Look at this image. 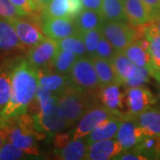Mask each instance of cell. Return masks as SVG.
Instances as JSON below:
<instances>
[{
  "label": "cell",
  "mask_w": 160,
  "mask_h": 160,
  "mask_svg": "<svg viewBox=\"0 0 160 160\" xmlns=\"http://www.w3.org/2000/svg\"><path fill=\"white\" fill-rule=\"evenodd\" d=\"M26 154V152L17 148L9 141H6L0 148V160L22 159L24 158Z\"/></svg>",
  "instance_id": "31"
},
{
  "label": "cell",
  "mask_w": 160,
  "mask_h": 160,
  "mask_svg": "<svg viewBox=\"0 0 160 160\" xmlns=\"http://www.w3.org/2000/svg\"><path fill=\"white\" fill-rule=\"evenodd\" d=\"M84 9L102 12V0H81Z\"/></svg>",
  "instance_id": "38"
},
{
  "label": "cell",
  "mask_w": 160,
  "mask_h": 160,
  "mask_svg": "<svg viewBox=\"0 0 160 160\" xmlns=\"http://www.w3.org/2000/svg\"><path fill=\"white\" fill-rule=\"evenodd\" d=\"M58 50V40L46 38L29 49L26 60L37 70L47 71L52 68L53 61Z\"/></svg>",
  "instance_id": "6"
},
{
  "label": "cell",
  "mask_w": 160,
  "mask_h": 160,
  "mask_svg": "<svg viewBox=\"0 0 160 160\" xmlns=\"http://www.w3.org/2000/svg\"><path fill=\"white\" fill-rule=\"evenodd\" d=\"M144 137L146 136L138 124L137 118H126L120 124L116 138L121 143L123 150H129L141 142Z\"/></svg>",
  "instance_id": "10"
},
{
  "label": "cell",
  "mask_w": 160,
  "mask_h": 160,
  "mask_svg": "<svg viewBox=\"0 0 160 160\" xmlns=\"http://www.w3.org/2000/svg\"><path fill=\"white\" fill-rule=\"evenodd\" d=\"M34 126L38 132H46L50 134H57L70 127L58 106V101L48 103L33 116Z\"/></svg>",
  "instance_id": "3"
},
{
  "label": "cell",
  "mask_w": 160,
  "mask_h": 160,
  "mask_svg": "<svg viewBox=\"0 0 160 160\" xmlns=\"http://www.w3.org/2000/svg\"><path fill=\"white\" fill-rule=\"evenodd\" d=\"M110 62L121 86H125L127 80L132 78L137 70V65H135L122 52H117Z\"/></svg>",
  "instance_id": "20"
},
{
  "label": "cell",
  "mask_w": 160,
  "mask_h": 160,
  "mask_svg": "<svg viewBox=\"0 0 160 160\" xmlns=\"http://www.w3.org/2000/svg\"><path fill=\"white\" fill-rule=\"evenodd\" d=\"M124 9L128 22L133 26L151 23V19L142 0H123Z\"/></svg>",
  "instance_id": "16"
},
{
  "label": "cell",
  "mask_w": 160,
  "mask_h": 160,
  "mask_svg": "<svg viewBox=\"0 0 160 160\" xmlns=\"http://www.w3.org/2000/svg\"><path fill=\"white\" fill-rule=\"evenodd\" d=\"M41 17H69V0H51L42 10Z\"/></svg>",
  "instance_id": "29"
},
{
  "label": "cell",
  "mask_w": 160,
  "mask_h": 160,
  "mask_svg": "<svg viewBox=\"0 0 160 160\" xmlns=\"http://www.w3.org/2000/svg\"><path fill=\"white\" fill-rule=\"evenodd\" d=\"M116 52L117 51L115 50L114 47L109 43V40L102 35L98 43L97 50H96V53L94 56H98V57L102 58L105 60L111 61V59L116 54Z\"/></svg>",
  "instance_id": "32"
},
{
  "label": "cell",
  "mask_w": 160,
  "mask_h": 160,
  "mask_svg": "<svg viewBox=\"0 0 160 160\" xmlns=\"http://www.w3.org/2000/svg\"><path fill=\"white\" fill-rule=\"evenodd\" d=\"M88 144L85 138L71 140L62 148H55L54 154L57 158L62 160H82L86 159Z\"/></svg>",
  "instance_id": "19"
},
{
  "label": "cell",
  "mask_w": 160,
  "mask_h": 160,
  "mask_svg": "<svg viewBox=\"0 0 160 160\" xmlns=\"http://www.w3.org/2000/svg\"><path fill=\"white\" fill-rule=\"evenodd\" d=\"M38 86L52 92L58 97L76 86L69 74L64 75L46 70H38Z\"/></svg>",
  "instance_id": "11"
},
{
  "label": "cell",
  "mask_w": 160,
  "mask_h": 160,
  "mask_svg": "<svg viewBox=\"0 0 160 160\" xmlns=\"http://www.w3.org/2000/svg\"><path fill=\"white\" fill-rule=\"evenodd\" d=\"M93 92L75 86L58 97V106L70 127L95 106Z\"/></svg>",
  "instance_id": "2"
},
{
  "label": "cell",
  "mask_w": 160,
  "mask_h": 160,
  "mask_svg": "<svg viewBox=\"0 0 160 160\" xmlns=\"http://www.w3.org/2000/svg\"><path fill=\"white\" fill-rule=\"evenodd\" d=\"M122 120L123 118H114L96 127L86 137H85L86 143L90 145L95 142L116 138Z\"/></svg>",
  "instance_id": "22"
},
{
  "label": "cell",
  "mask_w": 160,
  "mask_h": 160,
  "mask_svg": "<svg viewBox=\"0 0 160 160\" xmlns=\"http://www.w3.org/2000/svg\"><path fill=\"white\" fill-rule=\"evenodd\" d=\"M41 29L46 38L60 40L79 33L74 19L41 17Z\"/></svg>",
  "instance_id": "9"
},
{
  "label": "cell",
  "mask_w": 160,
  "mask_h": 160,
  "mask_svg": "<svg viewBox=\"0 0 160 160\" xmlns=\"http://www.w3.org/2000/svg\"><path fill=\"white\" fill-rule=\"evenodd\" d=\"M156 102L157 99L147 87L143 86L128 87L126 91V104L128 109L125 118H137Z\"/></svg>",
  "instance_id": "8"
},
{
  "label": "cell",
  "mask_w": 160,
  "mask_h": 160,
  "mask_svg": "<svg viewBox=\"0 0 160 160\" xmlns=\"http://www.w3.org/2000/svg\"><path fill=\"white\" fill-rule=\"evenodd\" d=\"M149 12L151 22H155L160 17V0H142Z\"/></svg>",
  "instance_id": "36"
},
{
  "label": "cell",
  "mask_w": 160,
  "mask_h": 160,
  "mask_svg": "<svg viewBox=\"0 0 160 160\" xmlns=\"http://www.w3.org/2000/svg\"><path fill=\"white\" fill-rule=\"evenodd\" d=\"M58 44H59V48L72 52L78 57L88 56L81 32L62 39L58 40Z\"/></svg>",
  "instance_id": "28"
},
{
  "label": "cell",
  "mask_w": 160,
  "mask_h": 160,
  "mask_svg": "<svg viewBox=\"0 0 160 160\" xmlns=\"http://www.w3.org/2000/svg\"><path fill=\"white\" fill-rule=\"evenodd\" d=\"M123 151V147L117 138L99 141L88 145L86 159L108 160L114 158Z\"/></svg>",
  "instance_id": "12"
},
{
  "label": "cell",
  "mask_w": 160,
  "mask_h": 160,
  "mask_svg": "<svg viewBox=\"0 0 160 160\" xmlns=\"http://www.w3.org/2000/svg\"><path fill=\"white\" fill-rule=\"evenodd\" d=\"M155 24V26H156V28H157V29H158V33L160 34V17L155 22H153Z\"/></svg>",
  "instance_id": "41"
},
{
  "label": "cell",
  "mask_w": 160,
  "mask_h": 160,
  "mask_svg": "<svg viewBox=\"0 0 160 160\" xmlns=\"http://www.w3.org/2000/svg\"><path fill=\"white\" fill-rule=\"evenodd\" d=\"M91 59L98 75L101 87L112 85V84L120 85L118 76L115 72L113 65L110 61L98 57V56H92Z\"/></svg>",
  "instance_id": "23"
},
{
  "label": "cell",
  "mask_w": 160,
  "mask_h": 160,
  "mask_svg": "<svg viewBox=\"0 0 160 160\" xmlns=\"http://www.w3.org/2000/svg\"><path fill=\"white\" fill-rule=\"evenodd\" d=\"M18 48H24V46L14 27L9 21L0 18V51L8 52Z\"/></svg>",
  "instance_id": "21"
},
{
  "label": "cell",
  "mask_w": 160,
  "mask_h": 160,
  "mask_svg": "<svg viewBox=\"0 0 160 160\" xmlns=\"http://www.w3.org/2000/svg\"><path fill=\"white\" fill-rule=\"evenodd\" d=\"M38 88V70L26 59H17L12 75L10 100L0 114V127L27 113Z\"/></svg>",
  "instance_id": "1"
},
{
  "label": "cell",
  "mask_w": 160,
  "mask_h": 160,
  "mask_svg": "<svg viewBox=\"0 0 160 160\" xmlns=\"http://www.w3.org/2000/svg\"><path fill=\"white\" fill-rule=\"evenodd\" d=\"M84 43L86 46V52H87V55L89 57H92L95 55L96 50H97L98 43L100 41L101 37L102 36V29H95L85 31V32H81Z\"/></svg>",
  "instance_id": "30"
},
{
  "label": "cell",
  "mask_w": 160,
  "mask_h": 160,
  "mask_svg": "<svg viewBox=\"0 0 160 160\" xmlns=\"http://www.w3.org/2000/svg\"><path fill=\"white\" fill-rule=\"evenodd\" d=\"M72 140V135L71 132L69 133H57L55 136V148H62L63 146H65L67 143L70 142Z\"/></svg>",
  "instance_id": "39"
},
{
  "label": "cell",
  "mask_w": 160,
  "mask_h": 160,
  "mask_svg": "<svg viewBox=\"0 0 160 160\" xmlns=\"http://www.w3.org/2000/svg\"><path fill=\"white\" fill-rule=\"evenodd\" d=\"M21 12L22 16H27L39 11L33 0H10Z\"/></svg>",
  "instance_id": "35"
},
{
  "label": "cell",
  "mask_w": 160,
  "mask_h": 160,
  "mask_svg": "<svg viewBox=\"0 0 160 160\" xmlns=\"http://www.w3.org/2000/svg\"><path fill=\"white\" fill-rule=\"evenodd\" d=\"M102 14L105 21L127 22L123 0H102Z\"/></svg>",
  "instance_id": "26"
},
{
  "label": "cell",
  "mask_w": 160,
  "mask_h": 160,
  "mask_svg": "<svg viewBox=\"0 0 160 160\" xmlns=\"http://www.w3.org/2000/svg\"><path fill=\"white\" fill-rule=\"evenodd\" d=\"M20 17H22L21 12L10 0H0V18L9 21Z\"/></svg>",
  "instance_id": "33"
},
{
  "label": "cell",
  "mask_w": 160,
  "mask_h": 160,
  "mask_svg": "<svg viewBox=\"0 0 160 160\" xmlns=\"http://www.w3.org/2000/svg\"><path fill=\"white\" fill-rule=\"evenodd\" d=\"M122 52H124L135 65L147 69L149 70V74L151 73L152 66L149 52L142 48L137 42H132Z\"/></svg>",
  "instance_id": "25"
},
{
  "label": "cell",
  "mask_w": 160,
  "mask_h": 160,
  "mask_svg": "<svg viewBox=\"0 0 160 160\" xmlns=\"http://www.w3.org/2000/svg\"><path fill=\"white\" fill-rule=\"evenodd\" d=\"M78 58L72 52L59 48L52 64V69L54 70L53 72L59 74H69L73 65Z\"/></svg>",
  "instance_id": "27"
},
{
  "label": "cell",
  "mask_w": 160,
  "mask_h": 160,
  "mask_svg": "<svg viewBox=\"0 0 160 160\" xmlns=\"http://www.w3.org/2000/svg\"><path fill=\"white\" fill-rule=\"evenodd\" d=\"M145 37L149 40V53L151 60L152 70L150 76L160 79V34L153 22L145 25Z\"/></svg>",
  "instance_id": "15"
},
{
  "label": "cell",
  "mask_w": 160,
  "mask_h": 160,
  "mask_svg": "<svg viewBox=\"0 0 160 160\" xmlns=\"http://www.w3.org/2000/svg\"><path fill=\"white\" fill-rule=\"evenodd\" d=\"M136 118L145 136L160 137V108L151 107Z\"/></svg>",
  "instance_id": "18"
},
{
  "label": "cell",
  "mask_w": 160,
  "mask_h": 160,
  "mask_svg": "<svg viewBox=\"0 0 160 160\" xmlns=\"http://www.w3.org/2000/svg\"><path fill=\"white\" fill-rule=\"evenodd\" d=\"M16 60H7L0 64V114L10 100L12 75Z\"/></svg>",
  "instance_id": "17"
},
{
  "label": "cell",
  "mask_w": 160,
  "mask_h": 160,
  "mask_svg": "<svg viewBox=\"0 0 160 160\" xmlns=\"http://www.w3.org/2000/svg\"><path fill=\"white\" fill-rule=\"evenodd\" d=\"M158 83H159V90H160V79L158 80Z\"/></svg>",
  "instance_id": "42"
},
{
  "label": "cell",
  "mask_w": 160,
  "mask_h": 160,
  "mask_svg": "<svg viewBox=\"0 0 160 160\" xmlns=\"http://www.w3.org/2000/svg\"><path fill=\"white\" fill-rule=\"evenodd\" d=\"M9 22L14 27L19 39L24 47L31 48L46 38L42 29L40 30L36 25L22 20L21 17L9 20Z\"/></svg>",
  "instance_id": "13"
},
{
  "label": "cell",
  "mask_w": 160,
  "mask_h": 160,
  "mask_svg": "<svg viewBox=\"0 0 160 160\" xmlns=\"http://www.w3.org/2000/svg\"><path fill=\"white\" fill-rule=\"evenodd\" d=\"M119 84H112L109 86H102L99 89V98L104 107L121 115L125 118V113L122 109L126 103V92L120 90Z\"/></svg>",
  "instance_id": "14"
},
{
  "label": "cell",
  "mask_w": 160,
  "mask_h": 160,
  "mask_svg": "<svg viewBox=\"0 0 160 160\" xmlns=\"http://www.w3.org/2000/svg\"><path fill=\"white\" fill-rule=\"evenodd\" d=\"M83 10L81 0H69V18L75 19Z\"/></svg>",
  "instance_id": "37"
},
{
  "label": "cell",
  "mask_w": 160,
  "mask_h": 160,
  "mask_svg": "<svg viewBox=\"0 0 160 160\" xmlns=\"http://www.w3.org/2000/svg\"><path fill=\"white\" fill-rule=\"evenodd\" d=\"M33 1H34L35 4H36V6H38V10L42 11L50 3L51 0H33Z\"/></svg>",
  "instance_id": "40"
},
{
  "label": "cell",
  "mask_w": 160,
  "mask_h": 160,
  "mask_svg": "<svg viewBox=\"0 0 160 160\" xmlns=\"http://www.w3.org/2000/svg\"><path fill=\"white\" fill-rule=\"evenodd\" d=\"M101 29L117 52H123L136 40L135 27L129 26L127 22L105 21Z\"/></svg>",
  "instance_id": "5"
},
{
  "label": "cell",
  "mask_w": 160,
  "mask_h": 160,
  "mask_svg": "<svg viewBox=\"0 0 160 160\" xmlns=\"http://www.w3.org/2000/svg\"><path fill=\"white\" fill-rule=\"evenodd\" d=\"M114 118H121L124 119L123 116L107 109L103 105L92 107L82 117L76 129L71 132L72 140L86 137L93 129Z\"/></svg>",
  "instance_id": "4"
},
{
  "label": "cell",
  "mask_w": 160,
  "mask_h": 160,
  "mask_svg": "<svg viewBox=\"0 0 160 160\" xmlns=\"http://www.w3.org/2000/svg\"><path fill=\"white\" fill-rule=\"evenodd\" d=\"M79 32H85L95 29H101L105 22L102 12L84 9L74 19Z\"/></svg>",
  "instance_id": "24"
},
{
  "label": "cell",
  "mask_w": 160,
  "mask_h": 160,
  "mask_svg": "<svg viewBox=\"0 0 160 160\" xmlns=\"http://www.w3.org/2000/svg\"><path fill=\"white\" fill-rule=\"evenodd\" d=\"M70 78L74 84L88 91L100 89V81L91 57H79L70 70Z\"/></svg>",
  "instance_id": "7"
},
{
  "label": "cell",
  "mask_w": 160,
  "mask_h": 160,
  "mask_svg": "<svg viewBox=\"0 0 160 160\" xmlns=\"http://www.w3.org/2000/svg\"><path fill=\"white\" fill-rule=\"evenodd\" d=\"M149 77H150V74H149L148 69L138 66L137 70H136L134 76L129 80H127L125 86H126L127 87L144 86L146 83L149 82Z\"/></svg>",
  "instance_id": "34"
}]
</instances>
